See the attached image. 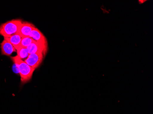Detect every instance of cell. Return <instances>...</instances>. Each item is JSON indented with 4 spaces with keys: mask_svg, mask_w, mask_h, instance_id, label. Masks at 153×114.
Segmentation results:
<instances>
[{
    "mask_svg": "<svg viewBox=\"0 0 153 114\" xmlns=\"http://www.w3.org/2000/svg\"><path fill=\"white\" fill-rule=\"evenodd\" d=\"M12 61L15 63L19 70L21 77V82L25 84L29 82L32 78L35 69L27 65L25 61L19 58L18 56L11 57Z\"/></svg>",
    "mask_w": 153,
    "mask_h": 114,
    "instance_id": "cell-1",
    "label": "cell"
},
{
    "mask_svg": "<svg viewBox=\"0 0 153 114\" xmlns=\"http://www.w3.org/2000/svg\"><path fill=\"white\" fill-rule=\"evenodd\" d=\"M23 22L21 19H13L0 25V35L4 38H9L18 33Z\"/></svg>",
    "mask_w": 153,
    "mask_h": 114,
    "instance_id": "cell-2",
    "label": "cell"
},
{
    "mask_svg": "<svg viewBox=\"0 0 153 114\" xmlns=\"http://www.w3.org/2000/svg\"><path fill=\"white\" fill-rule=\"evenodd\" d=\"M43 53L30 54L25 62L33 69H36L40 65L43 60Z\"/></svg>",
    "mask_w": 153,
    "mask_h": 114,
    "instance_id": "cell-3",
    "label": "cell"
},
{
    "mask_svg": "<svg viewBox=\"0 0 153 114\" xmlns=\"http://www.w3.org/2000/svg\"><path fill=\"white\" fill-rule=\"evenodd\" d=\"M27 48L29 54L41 53L45 55L47 52V45L41 44L35 41Z\"/></svg>",
    "mask_w": 153,
    "mask_h": 114,
    "instance_id": "cell-4",
    "label": "cell"
},
{
    "mask_svg": "<svg viewBox=\"0 0 153 114\" xmlns=\"http://www.w3.org/2000/svg\"><path fill=\"white\" fill-rule=\"evenodd\" d=\"M33 24L31 23L25 22L21 25L18 31V33L21 37H29L33 30L36 28Z\"/></svg>",
    "mask_w": 153,
    "mask_h": 114,
    "instance_id": "cell-5",
    "label": "cell"
},
{
    "mask_svg": "<svg viewBox=\"0 0 153 114\" xmlns=\"http://www.w3.org/2000/svg\"><path fill=\"white\" fill-rule=\"evenodd\" d=\"M1 54L7 56H10L13 53L17 51L10 42L5 38L1 43Z\"/></svg>",
    "mask_w": 153,
    "mask_h": 114,
    "instance_id": "cell-6",
    "label": "cell"
},
{
    "mask_svg": "<svg viewBox=\"0 0 153 114\" xmlns=\"http://www.w3.org/2000/svg\"><path fill=\"white\" fill-rule=\"evenodd\" d=\"M30 37L38 43L47 45V42L46 38L43 33L36 27L33 30L30 34Z\"/></svg>",
    "mask_w": 153,
    "mask_h": 114,
    "instance_id": "cell-7",
    "label": "cell"
},
{
    "mask_svg": "<svg viewBox=\"0 0 153 114\" xmlns=\"http://www.w3.org/2000/svg\"><path fill=\"white\" fill-rule=\"evenodd\" d=\"M4 38L8 40L15 48L16 50L20 47V43L22 37L18 33H16L10 37Z\"/></svg>",
    "mask_w": 153,
    "mask_h": 114,
    "instance_id": "cell-8",
    "label": "cell"
},
{
    "mask_svg": "<svg viewBox=\"0 0 153 114\" xmlns=\"http://www.w3.org/2000/svg\"><path fill=\"white\" fill-rule=\"evenodd\" d=\"M17 56L21 60L27 58L28 56L29 55L27 48H24V47H20L19 49H17Z\"/></svg>",
    "mask_w": 153,
    "mask_h": 114,
    "instance_id": "cell-9",
    "label": "cell"
},
{
    "mask_svg": "<svg viewBox=\"0 0 153 114\" xmlns=\"http://www.w3.org/2000/svg\"><path fill=\"white\" fill-rule=\"evenodd\" d=\"M34 42L35 41L30 36L25 37L22 38L21 41L20 46L27 48Z\"/></svg>",
    "mask_w": 153,
    "mask_h": 114,
    "instance_id": "cell-10",
    "label": "cell"
}]
</instances>
